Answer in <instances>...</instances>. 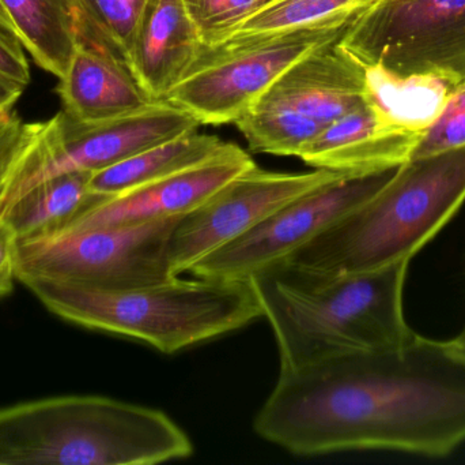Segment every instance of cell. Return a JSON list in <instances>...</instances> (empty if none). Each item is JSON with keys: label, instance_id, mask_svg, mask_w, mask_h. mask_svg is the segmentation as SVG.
<instances>
[{"label": "cell", "instance_id": "484cf974", "mask_svg": "<svg viewBox=\"0 0 465 465\" xmlns=\"http://www.w3.org/2000/svg\"><path fill=\"white\" fill-rule=\"evenodd\" d=\"M465 145V79L456 85L439 119L422 134L411 158Z\"/></svg>", "mask_w": 465, "mask_h": 465}, {"label": "cell", "instance_id": "2e32d148", "mask_svg": "<svg viewBox=\"0 0 465 465\" xmlns=\"http://www.w3.org/2000/svg\"><path fill=\"white\" fill-rule=\"evenodd\" d=\"M56 93L63 112L82 125L130 116L161 101L142 86L124 62L79 43Z\"/></svg>", "mask_w": 465, "mask_h": 465}, {"label": "cell", "instance_id": "4fadbf2b", "mask_svg": "<svg viewBox=\"0 0 465 465\" xmlns=\"http://www.w3.org/2000/svg\"><path fill=\"white\" fill-rule=\"evenodd\" d=\"M420 136L391 125L366 103L325 126L300 158L314 168L368 174L406 163Z\"/></svg>", "mask_w": 465, "mask_h": 465}, {"label": "cell", "instance_id": "e0dca14e", "mask_svg": "<svg viewBox=\"0 0 465 465\" xmlns=\"http://www.w3.org/2000/svg\"><path fill=\"white\" fill-rule=\"evenodd\" d=\"M459 82L440 73H393L380 66L365 67L366 103L388 123L425 133L441 115Z\"/></svg>", "mask_w": 465, "mask_h": 465}, {"label": "cell", "instance_id": "8fae6325", "mask_svg": "<svg viewBox=\"0 0 465 465\" xmlns=\"http://www.w3.org/2000/svg\"><path fill=\"white\" fill-rule=\"evenodd\" d=\"M199 126L187 112L163 100L130 116L95 125L74 122L62 111L44 123L41 163L10 207L44 180L70 172L100 171L147 147L198 130Z\"/></svg>", "mask_w": 465, "mask_h": 465}, {"label": "cell", "instance_id": "44dd1931", "mask_svg": "<svg viewBox=\"0 0 465 465\" xmlns=\"http://www.w3.org/2000/svg\"><path fill=\"white\" fill-rule=\"evenodd\" d=\"M16 37L38 67L60 78L76 46L75 33L63 0H0Z\"/></svg>", "mask_w": 465, "mask_h": 465}, {"label": "cell", "instance_id": "7402d4cb", "mask_svg": "<svg viewBox=\"0 0 465 465\" xmlns=\"http://www.w3.org/2000/svg\"><path fill=\"white\" fill-rule=\"evenodd\" d=\"M76 43L127 65L131 41L146 0H63ZM128 66V65H127Z\"/></svg>", "mask_w": 465, "mask_h": 465}, {"label": "cell", "instance_id": "6da1fadb", "mask_svg": "<svg viewBox=\"0 0 465 465\" xmlns=\"http://www.w3.org/2000/svg\"><path fill=\"white\" fill-rule=\"evenodd\" d=\"M253 429L297 456L447 458L465 444V349L414 332L392 349L279 373Z\"/></svg>", "mask_w": 465, "mask_h": 465}, {"label": "cell", "instance_id": "9c48e42d", "mask_svg": "<svg viewBox=\"0 0 465 465\" xmlns=\"http://www.w3.org/2000/svg\"><path fill=\"white\" fill-rule=\"evenodd\" d=\"M399 167L341 175L292 199L251 231L196 262L187 273L210 280L249 281L254 273L283 261L368 201Z\"/></svg>", "mask_w": 465, "mask_h": 465}, {"label": "cell", "instance_id": "277c9868", "mask_svg": "<svg viewBox=\"0 0 465 465\" xmlns=\"http://www.w3.org/2000/svg\"><path fill=\"white\" fill-rule=\"evenodd\" d=\"M182 280L105 289L59 281L25 284L54 316L84 329L176 354L242 329L262 317L249 281Z\"/></svg>", "mask_w": 465, "mask_h": 465}, {"label": "cell", "instance_id": "f1b7e54d", "mask_svg": "<svg viewBox=\"0 0 465 465\" xmlns=\"http://www.w3.org/2000/svg\"><path fill=\"white\" fill-rule=\"evenodd\" d=\"M25 87L15 82L7 81L0 76V108L14 106V104L19 100Z\"/></svg>", "mask_w": 465, "mask_h": 465}, {"label": "cell", "instance_id": "9a60e30c", "mask_svg": "<svg viewBox=\"0 0 465 465\" xmlns=\"http://www.w3.org/2000/svg\"><path fill=\"white\" fill-rule=\"evenodd\" d=\"M262 100L292 106L327 126L365 106V67L335 41L298 60Z\"/></svg>", "mask_w": 465, "mask_h": 465}, {"label": "cell", "instance_id": "ba28073f", "mask_svg": "<svg viewBox=\"0 0 465 465\" xmlns=\"http://www.w3.org/2000/svg\"><path fill=\"white\" fill-rule=\"evenodd\" d=\"M339 46L363 67L440 73L465 79V0H377L354 19Z\"/></svg>", "mask_w": 465, "mask_h": 465}, {"label": "cell", "instance_id": "8992f818", "mask_svg": "<svg viewBox=\"0 0 465 465\" xmlns=\"http://www.w3.org/2000/svg\"><path fill=\"white\" fill-rule=\"evenodd\" d=\"M180 218L65 229L19 240L15 278L24 286L59 281L105 289L172 280L176 276L172 273L169 242Z\"/></svg>", "mask_w": 465, "mask_h": 465}, {"label": "cell", "instance_id": "7a4b0ae2", "mask_svg": "<svg viewBox=\"0 0 465 465\" xmlns=\"http://www.w3.org/2000/svg\"><path fill=\"white\" fill-rule=\"evenodd\" d=\"M410 262L330 275L283 259L254 273L249 283L275 336L279 373L404 343L414 333L403 302Z\"/></svg>", "mask_w": 465, "mask_h": 465}, {"label": "cell", "instance_id": "52a82bcc", "mask_svg": "<svg viewBox=\"0 0 465 465\" xmlns=\"http://www.w3.org/2000/svg\"><path fill=\"white\" fill-rule=\"evenodd\" d=\"M347 27H317L242 44L203 49L187 76L163 101L199 125L235 123L251 111L298 60L335 43Z\"/></svg>", "mask_w": 465, "mask_h": 465}, {"label": "cell", "instance_id": "d4e9b609", "mask_svg": "<svg viewBox=\"0 0 465 465\" xmlns=\"http://www.w3.org/2000/svg\"><path fill=\"white\" fill-rule=\"evenodd\" d=\"M272 0H184L204 49L223 43L238 25Z\"/></svg>", "mask_w": 465, "mask_h": 465}, {"label": "cell", "instance_id": "30bf717a", "mask_svg": "<svg viewBox=\"0 0 465 465\" xmlns=\"http://www.w3.org/2000/svg\"><path fill=\"white\" fill-rule=\"evenodd\" d=\"M341 175L347 174L319 168L286 174L252 167L180 218L169 242L172 273L176 278L184 275L196 262L251 231L287 202Z\"/></svg>", "mask_w": 465, "mask_h": 465}, {"label": "cell", "instance_id": "1f68e13d", "mask_svg": "<svg viewBox=\"0 0 465 465\" xmlns=\"http://www.w3.org/2000/svg\"><path fill=\"white\" fill-rule=\"evenodd\" d=\"M3 298H5V295L2 294V292H0V299H3Z\"/></svg>", "mask_w": 465, "mask_h": 465}, {"label": "cell", "instance_id": "4316f807", "mask_svg": "<svg viewBox=\"0 0 465 465\" xmlns=\"http://www.w3.org/2000/svg\"><path fill=\"white\" fill-rule=\"evenodd\" d=\"M22 46L18 37L0 26V76L26 87L32 76Z\"/></svg>", "mask_w": 465, "mask_h": 465}, {"label": "cell", "instance_id": "7c38bea8", "mask_svg": "<svg viewBox=\"0 0 465 465\" xmlns=\"http://www.w3.org/2000/svg\"><path fill=\"white\" fill-rule=\"evenodd\" d=\"M254 166L248 153L225 142L217 155L198 166L104 199L84 210L63 231L183 217Z\"/></svg>", "mask_w": 465, "mask_h": 465}, {"label": "cell", "instance_id": "83f0119b", "mask_svg": "<svg viewBox=\"0 0 465 465\" xmlns=\"http://www.w3.org/2000/svg\"><path fill=\"white\" fill-rule=\"evenodd\" d=\"M19 239L15 229L0 212V292L5 297L11 294L16 272Z\"/></svg>", "mask_w": 465, "mask_h": 465}, {"label": "cell", "instance_id": "cb8c5ba5", "mask_svg": "<svg viewBox=\"0 0 465 465\" xmlns=\"http://www.w3.org/2000/svg\"><path fill=\"white\" fill-rule=\"evenodd\" d=\"M43 158V123H25L13 106L0 108V212L5 213Z\"/></svg>", "mask_w": 465, "mask_h": 465}, {"label": "cell", "instance_id": "5bb4252c", "mask_svg": "<svg viewBox=\"0 0 465 465\" xmlns=\"http://www.w3.org/2000/svg\"><path fill=\"white\" fill-rule=\"evenodd\" d=\"M203 49L184 0H146L127 65L155 100H163L195 66Z\"/></svg>", "mask_w": 465, "mask_h": 465}, {"label": "cell", "instance_id": "f546056e", "mask_svg": "<svg viewBox=\"0 0 465 465\" xmlns=\"http://www.w3.org/2000/svg\"><path fill=\"white\" fill-rule=\"evenodd\" d=\"M0 26H2L3 29L7 30V32H10L11 35H15L16 37L15 26H14L13 21H11L10 15H8V13L7 11H5V8L3 7L2 3H0Z\"/></svg>", "mask_w": 465, "mask_h": 465}, {"label": "cell", "instance_id": "5b68a950", "mask_svg": "<svg viewBox=\"0 0 465 465\" xmlns=\"http://www.w3.org/2000/svg\"><path fill=\"white\" fill-rule=\"evenodd\" d=\"M193 445L158 409L104 396H57L0 409V465H153Z\"/></svg>", "mask_w": 465, "mask_h": 465}, {"label": "cell", "instance_id": "d6986e66", "mask_svg": "<svg viewBox=\"0 0 465 465\" xmlns=\"http://www.w3.org/2000/svg\"><path fill=\"white\" fill-rule=\"evenodd\" d=\"M92 172H70L44 180L5 212L19 240L63 231L84 210L104 201L90 191Z\"/></svg>", "mask_w": 465, "mask_h": 465}, {"label": "cell", "instance_id": "4dcf8cb0", "mask_svg": "<svg viewBox=\"0 0 465 465\" xmlns=\"http://www.w3.org/2000/svg\"><path fill=\"white\" fill-rule=\"evenodd\" d=\"M453 340H455L461 349H465V328L461 330L460 335H459L458 338L453 339Z\"/></svg>", "mask_w": 465, "mask_h": 465}, {"label": "cell", "instance_id": "3957f363", "mask_svg": "<svg viewBox=\"0 0 465 465\" xmlns=\"http://www.w3.org/2000/svg\"><path fill=\"white\" fill-rule=\"evenodd\" d=\"M464 202L465 145L410 158L368 201L284 261L330 275L411 261Z\"/></svg>", "mask_w": 465, "mask_h": 465}, {"label": "cell", "instance_id": "ffe728a7", "mask_svg": "<svg viewBox=\"0 0 465 465\" xmlns=\"http://www.w3.org/2000/svg\"><path fill=\"white\" fill-rule=\"evenodd\" d=\"M376 2L377 0H272L238 25L218 45L251 43L297 30L349 27L360 14Z\"/></svg>", "mask_w": 465, "mask_h": 465}, {"label": "cell", "instance_id": "ac0fdd59", "mask_svg": "<svg viewBox=\"0 0 465 465\" xmlns=\"http://www.w3.org/2000/svg\"><path fill=\"white\" fill-rule=\"evenodd\" d=\"M223 145L225 142L218 136L201 134L198 130L183 134L163 144L147 147L114 166L92 172L90 191L104 198L119 196L198 166L217 155Z\"/></svg>", "mask_w": 465, "mask_h": 465}, {"label": "cell", "instance_id": "603a6c76", "mask_svg": "<svg viewBox=\"0 0 465 465\" xmlns=\"http://www.w3.org/2000/svg\"><path fill=\"white\" fill-rule=\"evenodd\" d=\"M235 125L253 152L294 157H301L325 127L303 112L267 100H260Z\"/></svg>", "mask_w": 465, "mask_h": 465}]
</instances>
